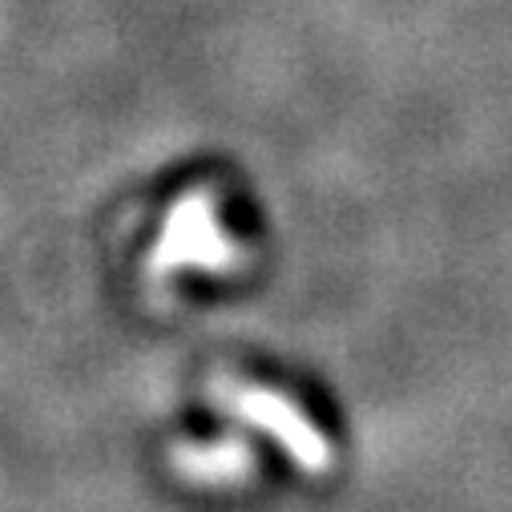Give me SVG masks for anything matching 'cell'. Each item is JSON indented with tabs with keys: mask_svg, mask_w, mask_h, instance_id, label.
Returning a JSON list of instances; mask_svg holds the SVG:
<instances>
[{
	"mask_svg": "<svg viewBox=\"0 0 512 512\" xmlns=\"http://www.w3.org/2000/svg\"><path fill=\"white\" fill-rule=\"evenodd\" d=\"M174 460L190 480H202V484H234L250 472V452L234 436H222V440L198 444V448H178Z\"/></svg>",
	"mask_w": 512,
	"mask_h": 512,
	"instance_id": "cell-3",
	"label": "cell"
},
{
	"mask_svg": "<svg viewBox=\"0 0 512 512\" xmlns=\"http://www.w3.org/2000/svg\"><path fill=\"white\" fill-rule=\"evenodd\" d=\"M234 263V246L226 242L218 226V210L210 194H186L154 246V271H182V267H202V271H226Z\"/></svg>",
	"mask_w": 512,
	"mask_h": 512,
	"instance_id": "cell-2",
	"label": "cell"
},
{
	"mask_svg": "<svg viewBox=\"0 0 512 512\" xmlns=\"http://www.w3.org/2000/svg\"><path fill=\"white\" fill-rule=\"evenodd\" d=\"M214 396L230 416H238L242 424L259 428V432H267L295 464H303L311 472H323L331 464V448L319 436V428L291 400H283L279 392L250 388V383H214Z\"/></svg>",
	"mask_w": 512,
	"mask_h": 512,
	"instance_id": "cell-1",
	"label": "cell"
}]
</instances>
